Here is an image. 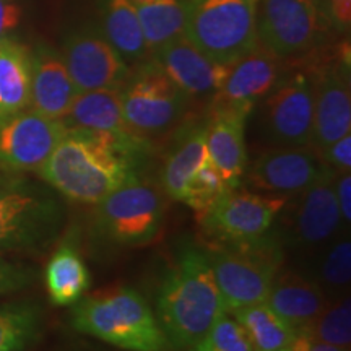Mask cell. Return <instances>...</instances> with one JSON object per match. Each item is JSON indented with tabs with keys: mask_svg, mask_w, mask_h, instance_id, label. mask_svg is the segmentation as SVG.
Wrapping results in <instances>:
<instances>
[{
	"mask_svg": "<svg viewBox=\"0 0 351 351\" xmlns=\"http://www.w3.org/2000/svg\"><path fill=\"white\" fill-rule=\"evenodd\" d=\"M150 150L152 143L135 135L73 127L36 174L64 199L95 205L145 176Z\"/></svg>",
	"mask_w": 351,
	"mask_h": 351,
	"instance_id": "obj_1",
	"label": "cell"
},
{
	"mask_svg": "<svg viewBox=\"0 0 351 351\" xmlns=\"http://www.w3.org/2000/svg\"><path fill=\"white\" fill-rule=\"evenodd\" d=\"M228 313L202 247L186 245L161 280L156 319L174 351H187Z\"/></svg>",
	"mask_w": 351,
	"mask_h": 351,
	"instance_id": "obj_2",
	"label": "cell"
},
{
	"mask_svg": "<svg viewBox=\"0 0 351 351\" xmlns=\"http://www.w3.org/2000/svg\"><path fill=\"white\" fill-rule=\"evenodd\" d=\"M65 221L64 197L49 184L0 171V256H46Z\"/></svg>",
	"mask_w": 351,
	"mask_h": 351,
	"instance_id": "obj_3",
	"label": "cell"
},
{
	"mask_svg": "<svg viewBox=\"0 0 351 351\" xmlns=\"http://www.w3.org/2000/svg\"><path fill=\"white\" fill-rule=\"evenodd\" d=\"M70 324L122 351H174L147 298L129 287L82 296L72 304Z\"/></svg>",
	"mask_w": 351,
	"mask_h": 351,
	"instance_id": "obj_4",
	"label": "cell"
},
{
	"mask_svg": "<svg viewBox=\"0 0 351 351\" xmlns=\"http://www.w3.org/2000/svg\"><path fill=\"white\" fill-rule=\"evenodd\" d=\"M160 186L142 176L93 205L90 239L99 251L148 245L165 225L166 204Z\"/></svg>",
	"mask_w": 351,
	"mask_h": 351,
	"instance_id": "obj_5",
	"label": "cell"
},
{
	"mask_svg": "<svg viewBox=\"0 0 351 351\" xmlns=\"http://www.w3.org/2000/svg\"><path fill=\"white\" fill-rule=\"evenodd\" d=\"M202 251L212 267L228 313L265 301L287 257L271 231L241 243L205 241Z\"/></svg>",
	"mask_w": 351,
	"mask_h": 351,
	"instance_id": "obj_6",
	"label": "cell"
},
{
	"mask_svg": "<svg viewBox=\"0 0 351 351\" xmlns=\"http://www.w3.org/2000/svg\"><path fill=\"white\" fill-rule=\"evenodd\" d=\"M119 96L127 127L135 137L148 142L186 122L194 103L153 57L130 69Z\"/></svg>",
	"mask_w": 351,
	"mask_h": 351,
	"instance_id": "obj_7",
	"label": "cell"
},
{
	"mask_svg": "<svg viewBox=\"0 0 351 351\" xmlns=\"http://www.w3.org/2000/svg\"><path fill=\"white\" fill-rule=\"evenodd\" d=\"M335 174L327 166L311 186L287 197L270 230L285 256L289 252L304 261L341 231H350L343 226L337 204Z\"/></svg>",
	"mask_w": 351,
	"mask_h": 351,
	"instance_id": "obj_8",
	"label": "cell"
},
{
	"mask_svg": "<svg viewBox=\"0 0 351 351\" xmlns=\"http://www.w3.org/2000/svg\"><path fill=\"white\" fill-rule=\"evenodd\" d=\"M257 0H187L184 36L213 62L231 67L257 46Z\"/></svg>",
	"mask_w": 351,
	"mask_h": 351,
	"instance_id": "obj_9",
	"label": "cell"
},
{
	"mask_svg": "<svg viewBox=\"0 0 351 351\" xmlns=\"http://www.w3.org/2000/svg\"><path fill=\"white\" fill-rule=\"evenodd\" d=\"M258 106V135L269 147H311L314 122L313 67L283 72Z\"/></svg>",
	"mask_w": 351,
	"mask_h": 351,
	"instance_id": "obj_10",
	"label": "cell"
},
{
	"mask_svg": "<svg viewBox=\"0 0 351 351\" xmlns=\"http://www.w3.org/2000/svg\"><path fill=\"white\" fill-rule=\"evenodd\" d=\"M257 44L280 60L309 54L328 32L314 0H257Z\"/></svg>",
	"mask_w": 351,
	"mask_h": 351,
	"instance_id": "obj_11",
	"label": "cell"
},
{
	"mask_svg": "<svg viewBox=\"0 0 351 351\" xmlns=\"http://www.w3.org/2000/svg\"><path fill=\"white\" fill-rule=\"evenodd\" d=\"M288 195H262L245 187L230 189L207 212L199 215L205 241L241 243L265 236Z\"/></svg>",
	"mask_w": 351,
	"mask_h": 351,
	"instance_id": "obj_12",
	"label": "cell"
},
{
	"mask_svg": "<svg viewBox=\"0 0 351 351\" xmlns=\"http://www.w3.org/2000/svg\"><path fill=\"white\" fill-rule=\"evenodd\" d=\"M60 54L78 93L119 90L130 75V65L93 23L72 29L64 39Z\"/></svg>",
	"mask_w": 351,
	"mask_h": 351,
	"instance_id": "obj_13",
	"label": "cell"
},
{
	"mask_svg": "<svg viewBox=\"0 0 351 351\" xmlns=\"http://www.w3.org/2000/svg\"><path fill=\"white\" fill-rule=\"evenodd\" d=\"M67 127L32 108L0 117V171L15 174L38 173Z\"/></svg>",
	"mask_w": 351,
	"mask_h": 351,
	"instance_id": "obj_14",
	"label": "cell"
},
{
	"mask_svg": "<svg viewBox=\"0 0 351 351\" xmlns=\"http://www.w3.org/2000/svg\"><path fill=\"white\" fill-rule=\"evenodd\" d=\"M348 52L314 65V122L313 143L322 153L328 145L351 132V91Z\"/></svg>",
	"mask_w": 351,
	"mask_h": 351,
	"instance_id": "obj_15",
	"label": "cell"
},
{
	"mask_svg": "<svg viewBox=\"0 0 351 351\" xmlns=\"http://www.w3.org/2000/svg\"><path fill=\"white\" fill-rule=\"evenodd\" d=\"M326 168L313 147H269L249 161L243 181L249 191L291 195L311 186Z\"/></svg>",
	"mask_w": 351,
	"mask_h": 351,
	"instance_id": "obj_16",
	"label": "cell"
},
{
	"mask_svg": "<svg viewBox=\"0 0 351 351\" xmlns=\"http://www.w3.org/2000/svg\"><path fill=\"white\" fill-rule=\"evenodd\" d=\"M252 111L230 104L210 103L207 119L208 160L225 179L228 189L243 186L249 165L245 124Z\"/></svg>",
	"mask_w": 351,
	"mask_h": 351,
	"instance_id": "obj_17",
	"label": "cell"
},
{
	"mask_svg": "<svg viewBox=\"0 0 351 351\" xmlns=\"http://www.w3.org/2000/svg\"><path fill=\"white\" fill-rule=\"evenodd\" d=\"M152 57L192 101L212 99L231 69L210 60L184 34L158 47Z\"/></svg>",
	"mask_w": 351,
	"mask_h": 351,
	"instance_id": "obj_18",
	"label": "cell"
},
{
	"mask_svg": "<svg viewBox=\"0 0 351 351\" xmlns=\"http://www.w3.org/2000/svg\"><path fill=\"white\" fill-rule=\"evenodd\" d=\"M283 60L257 44L231 65L226 82L210 103L230 104L254 111L283 75Z\"/></svg>",
	"mask_w": 351,
	"mask_h": 351,
	"instance_id": "obj_19",
	"label": "cell"
},
{
	"mask_svg": "<svg viewBox=\"0 0 351 351\" xmlns=\"http://www.w3.org/2000/svg\"><path fill=\"white\" fill-rule=\"evenodd\" d=\"M78 95L62 54L49 44L32 51V101L29 108L49 119L62 121Z\"/></svg>",
	"mask_w": 351,
	"mask_h": 351,
	"instance_id": "obj_20",
	"label": "cell"
},
{
	"mask_svg": "<svg viewBox=\"0 0 351 351\" xmlns=\"http://www.w3.org/2000/svg\"><path fill=\"white\" fill-rule=\"evenodd\" d=\"M207 160V119L191 117L174 130L158 186L168 199L182 202L187 182Z\"/></svg>",
	"mask_w": 351,
	"mask_h": 351,
	"instance_id": "obj_21",
	"label": "cell"
},
{
	"mask_svg": "<svg viewBox=\"0 0 351 351\" xmlns=\"http://www.w3.org/2000/svg\"><path fill=\"white\" fill-rule=\"evenodd\" d=\"M300 335L309 332L327 304V298L313 280L298 269H280L265 300Z\"/></svg>",
	"mask_w": 351,
	"mask_h": 351,
	"instance_id": "obj_22",
	"label": "cell"
},
{
	"mask_svg": "<svg viewBox=\"0 0 351 351\" xmlns=\"http://www.w3.org/2000/svg\"><path fill=\"white\" fill-rule=\"evenodd\" d=\"M322 289L327 301L350 295L351 241L350 231H341L330 243L304 258L298 269Z\"/></svg>",
	"mask_w": 351,
	"mask_h": 351,
	"instance_id": "obj_23",
	"label": "cell"
},
{
	"mask_svg": "<svg viewBox=\"0 0 351 351\" xmlns=\"http://www.w3.org/2000/svg\"><path fill=\"white\" fill-rule=\"evenodd\" d=\"M32 51L15 38L0 39V117L29 108Z\"/></svg>",
	"mask_w": 351,
	"mask_h": 351,
	"instance_id": "obj_24",
	"label": "cell"
},
{
	"mask_svg": "<svg viewBox=\"0 0 351 351\" xmlns=\"http://www.w3.org/2000/svg\"><path fill=\"white\" fill-rule=\"evenodd\" d=\"M99 28L130 67L152 57L137 12L130 0H103Z\"/></svg>",
	"mask_w": 351,
	"mask_h": 351,
	"instance_id": "obj_25",
	"label": "cell"
},
{
	"mask_svg": "<svg viewBox=\"0 0 351 351\" xmlns=\"http://www.w3.org/2000/svg\"><path fill=\"white\" fill-rule=\"evenodd\" d=\"M62 122L67 129L77 127L117 135H134L124 121L119 90H91L78 93Z\"/></svg>",
	"mask_w": 351,
	"mask_h": 351,
	"instance_id": "obj_26",
	"label": "cell"
},
{
	"mask_svg": "<svg viewBox=\"0 0 351 351\" xmlns=\"http://www.w3.org/2000/svg\"><path fill=\"white\" fill-rule=\"evenodd\" d=\"M231 314L244 328L254 351H296L301 335L265 301L239 307Z\"/></svg>",
	"mask_w": 351,
	"mask_h": 351,
	"instance_id": "obj_27",
	"label": "cell"
},
{
	"mask_svg": "<svg viewBox=\"0 0 351 351\" xmlns=\"http://www.w3.org/2000/svg\"><path fill=\"white\" fill-rule=\"evenodd\" d=\"M46 288L57 306H72L90 288L91 276L80 251L72 243H64L52 254L46 267Z\"/></svg>",
	"mask_w": 351,
	"mask_h": 351,
	"instance_id": "obj_28",
	"label": "cell"
},
{
	"mask_svg": "<svg viewBox=\"0 0 351 351\" xmlns=\"http://www.w3.org/2000/svg\"><path fill=\"white\" fill-rule=\"evenodd\" d=\"M44 311L38 301L0 304V351H28L43 335Z\"/></svg>",
	"mask_w": 351,
	"mask_h": 351,
	"instance_id": "obj_29",
	"label": "cell"
},
{
	"mask_svg": "<svg viewBox=\"0 0 351 351\" xmlns=\"http://www.w3.org/2000/svg\"><path fill=\"white\" fill-rule=\"evenodd\" d=\"M152 52L184 34L187 0H130Z\"/></svg>",
	"mask_w": 351,
	"mask_h": 351,
	"instance_id": "obj_30",
	"label": "cell"
},
{
	"mask_svg": "<svg viewBox=\"0 0 351 351\" xmlns=\"http://www.w3.org/2000/svg\"><path fill=\"white\" fill-rule=\"evenodd\" d=\"M320 343L350 351L351 346V302L350 295L327 301L313 327L306 333Z\"/></svg>",
	"mask_w": 351,
	"mask_h": 351,
	"instance_id": "obj_31",
	"label": "cell"
},
{
	"mask_svg": "<svg viewBox=\"0 0 351 351\" xmlns=\"http://www.w3.org/2000/svg\"><path fill=\"white\" fill-rule=\"evenodd\" d=\"M226 191H230V189H228L223 176L215 168L212 161L207 160L187 182L182 204L191 207L199 217V215L207 212Z\"/></svg>",
	"mask_w": 351,
	"mask_h": 351,
	"instance_id": "obj_32",
	"label": "cell"
},
{
	"mask_svg": "<svg viewBox=\"0 0 351 351\" xmlns=\"http://www.w3.org/2000/svg\"><path fill=\"white\" fill-rule=\"evenodd\" d=\"M187 351H254V348L238 320L226 313Z\"/></svg>",
	"mask_w": 351,
	"mask_h": 351,
	"instance_id": "obj_33",
	"label": "cell"
},
{
	"mask_svg": "<svg viewBox=\"0 0 351 351\" xmlns=\"http://www.w3.org/2000/svg\"><path fill=\"white\" fill-rule=\"evenodd\" d=\"M38 269L28 263L0 256V296H8L36 283Z\"/></svg>",
	"mask_w": 351,
	"mask_h": 351,
	"instance_id": "obj_34",
	"label": "cell"
},
{
	"mask_svg": "<svg viewBox=\"0 0 351 351\" xmlns=\"http://www.w3.org/2000/svg\"><path fill=\"white\" fill-rule=\"evenodd\" d=\"M319 12L328 32L345 34L351 25V0H319Z\"/></svg>",
	"mask_w": 351,
	"mask_h": 351,
	"instance_id": "obj_35",
	"label": "cell"
},
{
	"mask_svg": "<svg viewBox=\"0 0 351 351\" xmlns=\"http://www.w3.org/2000/svg\"><path fill=\"white\" fill-rule=\"evenodd\" d=\"M320 160L328 168L339 171V173L351 171V132L328 145L326 150H322Z\"/></svg>",
	"mask_w": 351,
	"mask_h": 351,
	"instance_id": "obj_36",
	"label": "cell"
},
{
	"mask_svg": "<svg viewBox=\"0 0 351 351\" xmlns=\"http://www.w3.org/2000/svg\"><path fill=\"white\" fill-rule=\"evenodd\" d=\"M335 197L337 204H339L340 217L343 221V226L350 230L351 223V173L345 171V173L335 174Z\"/></svg>",
	"mask_w": 351,
	"mask_h": 351,
	"instance_id": "obj_37",
	"label": "cell"
},
{
	"mask_svg": "<svg viewBox=\"0 0 351 351\" xmlns=\"http://www.w3.org/2000/svg\"><path fill=\"white\" fill-rule=\"evenodd\" d=\"M21 10L16 0H0V39L20 23Z\"/></svg>",
	"mask_w": 351,
	"mask_h": 351,
	"instance_id": "obj_38",
	"label": "cell"
},
{
	"mask_svg": "<svg viewBox=\"0 0 351 351\" xmlns=\"http://www.w3.org/2000/svg\"><path fill=\"white\" fill-rule=\"evenodd\" d=\"M296 351H346L341 348H337V346L327 345V343H320V341H315L311 339L309 335H301L300 341H298Z\"/></svg>",
	"mask_w": 351,
	"mask_h": 351,
	"instance_id": "obj_39",
	"label": "cell"
},
{
	"mask_svg": "<svg viewBox=\"0 0 351 351\" xmlns=\"http://www.w3.org/2000/svg\"><path fill=\"white\" fill-rule=\"evenodd\" d=\"M60 351H111L106 348H99L98 345L88 343V341H77V343H72L67 348L60 350Z\"/></svg>",
	"mask_w": 351,
	"mask_h": 351,
	"instance_id": "obj_40",
	"label": "cell"
},
{
	"mask_svg": "<svg viewBox=\"0 0 351 351\" xmlns=\"http://www.w3.org/2000/svg\"><path fill=\"white\" fill-rule=\"evenodd\" d=\"M314 2H315V3H317V2H319V0H314Z\"/></svg>",
	"mask_w": 351,
	"mask_h": 351,
	"instance_id": "obj_41",
	"label": "cell"
}]
</instances>
